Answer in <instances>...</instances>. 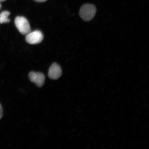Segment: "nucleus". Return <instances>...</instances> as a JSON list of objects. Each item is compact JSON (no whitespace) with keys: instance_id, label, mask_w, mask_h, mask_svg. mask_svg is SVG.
<instances>
[{"instance_id":"f03ea898","label":"nucleus","mask_w":149,"mask_h":149,"mask_svg":"<svg viewBox=\"0 0 149 149\" xmlns=\"http://www.w3.org/2000/svg\"><path fill=\"white\" fill-rule=\"evenodd\" d=\"M15 25L19 31L24 35H27L31 31L29 22L23 16H18L15 20Z\"/></svg>"},{"instance_id":"1a4fd4ad","label":"nucleus","mask_w":149,"mask_h":149,"mask_svg":"<svg viewBox=\"0 0 149 149\" xmlns=\"http://www.w3.org/2000/svg\"><path fill=\"white\" fill-rule=\"evenodd\" d=\"M6 1V0H0V2H3Z\"/></svg>"},{"instance_id":"6e6552de","label":"nucleus","mask_w":149,"mask_h":149,"mask_svg":"<svg viewBox=\"0 0 149 149\" xmlns=\"http://www.w3.org/2000/svg\"><path fill=\"white\" fill-rule=\"evenodd\" d=\"M35 1L38 2H44L47 1V0H34Z\"/></svg>"},{"instance_id":"0eeeda50","label":"nucleus","mask_w":149,"mask_h":149,"mask_svg":"<svg viewBox=\"0 0 149 149\" xmlns=\"http://www.w3.org/2000/svg\"><path fill=\"white\" fill-rule=\"evenodd\" d=\"M3 115V109L0 103V120L2 117Z\"/></svg>"},{"instance_id":"f257e3e1","label":"nucleus","mask_w":149,"mask_h":149,"mask_svg":"<svg viewBox=\"0 0 149 149\" xmlns=\"http://www.w3.org/2000/svg\"><path fill=\"white\" fill-rule=\"evenodd\" d=\"M96 8L93 4L86 3L84 5L80 8L79 16L85 21H89L92 20L95 15Z\"/></svg>"},{"instance_id":"423d86ee","label":"nucleus","mask_w":149,"mask_h":149,"mask_svg":"<svg viewBox=\"0 0 149 149\" xmlns=\"http://www.w3.org/2000/svg\"><path fill=\"white\" fill-rule=\"evenodd\" d=\"M10 13L8 11H5L0 14V23L3 24L9 23L10 21L8 18V16Z\"/></svg>"},{"instance_id":"20e7f679","label":"nucleus","mask_w":149,"mask_h":149,"mask_svg":"<svg viewBox=\"0 0 149 149\" xmlns=\"http://www.w3.org/2000/svg\"><path fill=\"white\" fill-rule=\"evenodd\" d=\"M29 76L31 81L35 83L37 87H41L44 85L45 76L41 72H31L29 73Z\"/></svg>"},{"instance_id":"7ed1b4c3","label":"nucleus","mask_w":149,"mask_h":149,"mask_svg":"<svg viewBox=\"0 0 149 149\" xmlns=\"http://www.w3.org/2000/svg\"><path fill=\"white\" fill-rule=\"evenodd\" d=\"M43 38V35L41 31L36 30L31 31L26 35L25 40L29 44H36L41 42Z\"/></svg>"},{"instance_id":"39448f33","label":"nucleus","mask_w":149,"mask_h":149,"mask_svg":"<svg viewBox=\"0 0 149 149\" xmlns=\"http://www.w3.org/2000/svg\"><path fill=\"white\" fill-rule=\"evenodd\" d=\"M62 74V70L61 67L57 63H54L50 67L48 75L50 79L53 80L58 79Z\"/></svg>"},{"instance_id":"9d476101","label":"nucleus","mask_w":149,"mask_h":149,"mask_svg":"<svg viewBox=\"0 0 149 149\" xmlns=\"http://www.w3.org/2000/svg\"><path fill=\"white\" fill-rule=\"evenodd\" d=\"M1 4H0V9H1Z\"/></svg>"}]
</instances>
